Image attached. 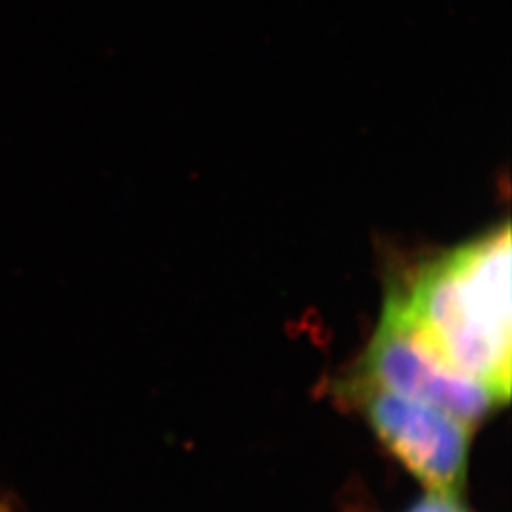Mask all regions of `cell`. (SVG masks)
Instances as JSON below:
<instances>
[{
	"mask_svg": "<svg viewBox=\"0 0 512 512\" xmlns=\"http://www.w3.org/2000/svg\"><path fill=\"white\" fill-rule=\"evenodd\" d=\"M387 296L442 365L511 399V226L420 264Z\"/></svg>",
	"mask_w": 512,
	"mask_h": 512,
	"instance_id": "obj_1",
	"label": "cell"
},
{
	"mask_svg": "<svg viewBox=\"0 0 512 512\" xmlns=\"http://www.w3.org/2000/svg\"><path fill=\"white\" fill-rule=\"evenodd\" d=\"M338 403L361 416L385 452L425 492L461 494L469 475L475 427L433 404L346 374L332 385Z\"/></svg>",
	"mask_w": 512,
	"mask_h": 512,
	"instance_id": "obj_2",
	"label": "cell"
},
{
	"mask_svg": "<svg viewBox=\"0 0 512 512\" xmlns=\"http://www.w3.org/2000/svg\"><path fill=\"white\" fill-rule=\"evenodd\" d=\"M348 374L433 404L475 429L503 406L484 385L442 365L389 296L374 336Z\"/></svg>",
	"mask_w": 512,
	"mask_h": 512,
	"instance_id": "obj_3",
	"label": "cell"
},
{
	"mask_svg": "<svg viewBox=\"0 0 512 512\" xmlns=\"http://www.w3.org/2000/svg\"><path fill=\"white\" fill-rule=\"evenodd\" d=\"M348 512H378L365 507H351ZM401 512H473L461 499V494L444 492H425L412 505Z\"/></svg>",
	"mask_w": 512,
	"mask_h": 512,
	"instance_id": "obj_4",
	"label": "cell"
},
{
	"mask_svg": "<svg viewBox=\"0 0 512 512\" xmlns=\"http://www.w3.org/2000/svg\"><path fill=\"white\" fill-rule=\"evenodd\" d=\"M0 512H14L12 511V507L8 505V503H4V501H0Z\"/></svg>",
	"mask_w": 512,
	"mask_h": 512,
	"instance_id": "obj_5",
	"label": "cell"
}]
</instances>
